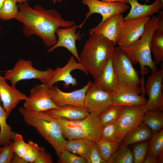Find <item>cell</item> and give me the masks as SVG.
I'll return each instance as SVG.
<instances>
[{
  "label": "cell",
  "instance_id": "1",
  "mask_svg": "<svg viewBox=\"0 0 163 163\" xmlns=\"http://www.w3.org/2000/svg\"><path fill=\"white\" fill-rule=\"evenodd\" d=\"M18 12L15 18L23 24L26 36L35 35L40 37L46 46L56 43V31L59 28H67L75 24L73 21L65 20L53 9H46L37 5L31 8L27 2L19 3Z\"/></svg>",
  "mask_w": 163,
  "mask_h": 163
},
{
  "label": "cell",
  "instance_id": "2",
  "mask_svg": "<svg viewBox=\"0 0 163 163\" xmlns=\"http://www.w3.org/2000/svg\"><path fill=\"white\" fill-rule=\"evenodd\" d=\"M19 112L27 125L34 128L53 148L58 156L65 149L67 140L57 119L46 112H35L20 107Z\"/></svg>",
  "mask_w": 163,
  "mask_h": 163
},
{
  "label": "cell",
  "instance_id": "3",
  "mask_svg": "<svg viewBox=\"0 0 163 163\" xmlns=\"http://www.w3.org/2000/svg\"><path fill=\"white\" fill-rule=\"evenodd\" d=\"M90 35L79 57L80 62L94 79L100 75L111 56L115 45L103 36L94 34Z\"/></svg>",
  "mask_w": 163,
  "mask_h": 163
},
{
  "label": "cell",
  "instance_id": "4",
  "mask_svg": "<svg viewBox=\"0 0 163 163\" xmlns=\"http://www.w3.org/2000/svg\"><path fill=\"white\" fill-rule=\"evenodd\" d=\"M159 17V15L150 18L146 24L143 34L136 41L128 46L120 47L133 64L138 63L140 64L142 80L141 88L142 91L145 90L144 77L149 72L147 67L150 68L152 72L158 70L156 65L152 58L150 43L153 35L158 27Z\"/></svg>",
  "mask_w": 163,
  "mask_h": 163
},
{
  "label": "cell",
  "instance_id": "5",
  "mask_svg": "<svg viewBox=\"0 0 163 163\" xmlns=\"http://www.w3.org/2000/svg\"><path fill=\"white\" fill-rule=\"evenodd\" d=\"M56 119L68 140L82 139L96 142L101 139L102 126L98 115L90 113L84 119L76 121Z\"/></svg>",
  "mask_w": 163,
  "mask_h": 163
},
{
  "label": "cell",
  "instance_id": "6",
  "mask_svg": "<svg viewBox=\"0 0 163 163\" xmlns=\"http://www.w3.org/2000/svg\"><path fill=\"white\" fill-rule=\"evenodd\" d=\"M54 73V70L51 68L40 70L33 67L31 61L19 59L13 68L6 71L4 77L14 86L20 81L32 79H38L46 85Z\"/></svg>",
  "mask_w": 163,
  "mask_h": 163
},
{
  "label": "cell",
  "instance_id": "7",
  "mask_svg": "<svg viewBox=\"0 0 163 163\" xmlns=\"http://www.w3.org/2000/svg\"><path fill=\"white\" fill-rule=\"evenodd\" d=\"M111 58L119 85L136 87L141 85L142 80L138 72L129 57L120 47H115Z\"/></svg>",
  "mask_w": 163,
  "mask_h": 163
},
{
  "label": "cell",
  "instance_id": "8",
  "mask_svg": "<svg viewBox=\"0 0 163 163\" xmlns=\"http://www.w3.org/2000/svg\"><path fill=\"white\" fill-rule=\"evenodd\" d=\"M82 3L86 5L88 11L85 15V18L79 25L81 29L88 19L92 14H100L102 19L99 23H101L110 16L117 14H122L129 8V5L121 2H109L100 0H82Z\"/></svg>",
  "mask_w": 163,
  "mask_h": 163
},
{
  "label": "cell",
  "instance_id": "9",
  "mask_svg": "<svg viewBox=\"0 0 163 163\" xmlns=\"http://www.w3.org/2000/svg\"><path fill=\"white\" fill-rule=\"evenodd\" d=\"M28 97L23 104V107L27 110L44 112L59 108L53 101L50 88L46 84L42 83L33 87Z\"/></svg>",
  "mask_w": 163,
  "mask_h": 163
},
{
  "label": "cell",
  "instance_id": "10",
  "mask_svg": "<svg viewBox=\"0 0 163 163\" xmlns=\"http://www.w3.org/2000/svg\"><path fill=\"white\" fill-rule=\"evenodd\" d=\"M112 96V93L101 89L94 82L89 81L84 106L90 113L99 115L113 105Z\"/></svg>",
  "mask_w": 163,
  "mask_h": 163
},
{
  "label": "cell",
  "instance_id": "11",
  "mask_svg": "<svg viewBox=\"0 0 163 163\" xmlns=\"http://www.w3.org/2000/svg\"><path fill=\"white\" fill-rule=\"evenodd\" d=\"M150 17L135 19H123L117 43L120 47H126L133 44L142 35Z\"/></svg>",
  "mask_w": 163,
  "mask_h": 163
},
{
  "label": "cell",
  "instance_id": "12",
  "mask_svg": "<svg viewBox=\"0 0 163 163\" xmlns=\"http://www.w3.org/2000/svg\"><path fill=\"white\" fill-rule=\"evenodd\" d=\"M163 79V68L160 70L152 72L148 77L145 91L149 97L146 104L143 106L145 111L155 110H163V96L162 82Z\"/></svg>",
  "mask_w": 163,
  "mask_h": 163
},
{
  "label": "cell",
  "instance_id": "13",
  "mask_svg": "<svg viewBox=\"0 0 163 163\" xmlns=\"http://www.w3.org/2000/svg\"><path fill=\"white\" fill-rule=\"evenodd\" d=\"M143 106H124L117 120L118 133L117 141L119 144L128 133L141 125L145 112Z\"/></svg>",
  "mask_w": 163,
  "mask_h": 163
},
{
  "label": "cell",
  "instance_id": "14",
  "mask_svg": "<svg viewBox=\"0 0 163 163\" xmlns=\"http://www.w3.org/2000/svg\"><path fill=\"white\" fill-rule=\"evenodd\" d=\"M141 87L128 85H119L112 93L113 105L123 106H143L147 100L142 94Z\"/></svg>",
  "mask_w": 163,
  "mask_h": 163
},
{
  "label": "cell",
  "instance_id": "15",
  "mask_svg": "<svg viewBox=\"0 0 163 163\" xmlns=\"http://www.w3.org/2000/svg\"><path fill=\"white\" fill-rule=\"evenodd\" d=\"M89 84V81L82 88L69 92H64L54 85L50 88L51 98L59 107L66 105L84 107L86 93Z\"/></svg>",
  "mask_w": 163,
  "mask_h": 163
},
{
  "label": "cell",
  "instance_id": "16",
  "mask_svg": "<svg viewBox=\"0 0 163 163\" xmlns=\"http://www.w3.org/2000/svg\"><path fill=\"white\" fill-rule=\"evenodd\" d=\"M75 58L72 55L71 56L66 64L62 67H58L54 70L55 73L46 85L50 88L56 82H63V85L66 88H68L71 85L73 86L78 84L76 79L71 75V72L75 70H79L86 74H88L83 65L77 62Z\"/></svg>",
  "mask_w": 163,
  "mask_h": 163
},
{
  "label": "cell",
  "instance_id": "17",
  "mask_svg": "<svg viewBox=\"0 0 163 163\" xmlns=\"http://www.w3.org/2000/svg\"><path fill=\"white\" fill-rule=\"evenodd\" d=\"M78 28L79 25L75 24L67 28L60 27L56 31L57 36V42L48 49V52L50 53L59 47H64L72 54L78 62H80L79 55L75 43L76 41L80 40L82 38L81 36L76 32Z\"/></svg>",
  "mask_w": 163,
  "mask_h": 163
},
{
  "label": "cell",
  "instance_id": "18",
  "mask_svg": "<svg viewBox=\"0 0 163 163\" xmlns=\"http://www.w3.org/2000/svg\"><path fill=\"white\" fill-rule=\"evenodd\" d=\"M6 81L0 74V100L8 118L20 102L29 99L25 94L18 90L16 86L8 85Z\"/></svg>",
  "mask_w": 163,
  "mask_h": 163
},
{
  "label": "cell",
  "instance_id": "19",
  "mask_svg": "<svg viewBox=\"0 0 163 163\" xmlns=\"http://www.w3.org/2000/svg\"><path fill=\"white\" fill-rule=\"evenodd\" d=\"M124 18L122 14L113 15L91 29L89 35L94 34L103 36L115 45L118 42L121 25Z\"/></svg>",
  "mask_w": 163,
  "mask_h": 163
},
{
  "label": "cell",
  "instance_id": "20",
  "mask_svg": "<svg viewBox=\"0 0 163 163\" xmlns=\"http://www.w3.org/2000/svg\"><path fill=\"white\" fill-rule=\"evenodd\" d=\"M129 4L131 8L128 14L124 18L125 19H135L149 17L156 13H160L163 8V2L161 0H155L149 5L141 4L138 0H126Z\"/></svg>",
  "mask_w": 163,
  "mask_h": 163
},
{
  "label": "cell",
  "instance_id": "21",
  "mask_svg": "<svg viewBox=\"0 0 163 163\" xmlns=\"http://www.w3.org/2000/svg\"><path fill=\"white\" fill-rule=\"evenodd\" d=\"M94 79V83L101 89L112 93L115 90L119 84L111 56L108 60L100 75Z\"/></svg>",
  "mask_w": 163,
  "mask_h": 163
},
{
  "label": "cell",
  "instance_id": "22",
  "mask_svg": "<svg viewBox=\"0 0 163 163\" xmlns=\"http://www.w3.org/2000/svg\"><path fill=\"white\" fill-rule=\"evenodd\" d=\"M56 119L63 118L76 121L83 119L90 113L89 110L84 107L66 105L45 111Z\"/></svg>",
  "mask_w": 163,
  "mask_h": 163
},
{
  "label": "cell",
  "instance_id": "23",
  "mask_svg": "<svg viewBox=\"0 0 163 163\" xmlns=\"http://www.w3.org/2000/svg\"><path fill=\"white\" fill-rule=\"evenodd\" d=\"M158 27L154 32L150 43V50L153 62L157 65L163 61V11L159 13Z\"/></svg>",
  "mask_w": 163,
  "mask_h": 163
},
{
  "label": "cell",
  "instance_id": "24",
  "mask_svg": "<svg viewBox=\"0 0 163 163\" xmlns=\"http://www.w3.org/2000/svg\"><path fill=\"white\" fill-rule=\"evenodd\" d=\"M95 143L93 141L82 139L68 140L65 149L87 160Z\"/></svg>",
  "mask_w": 163,
  "mask_h": 163
},
{
  "label": "cell",
  "instance_id": "25",
  "mask_svg": "<svg viewBox=\"0 0 163 163\" xmlns=\"http://www.w3.org/2000/svg\"><path fill=\"white\" fill-rule=\"evenodd\" d=\"M152 135L151 132L147 126L141 124L128 133L121 143L128 146L132 144L149 139L151 137Z\"/></svg>",
  "mask_w": 163,
  "mask_h": 163
},
{
  "label": "cell",
  "instance_id": "26",
  "mask_svg": "<svg viewBox=\"0 0 163 163\" xmlns=\"http://www.w3.org/2000/svg\"><path fill=\"white\" fill-rule=\"evenodd\" d=\"M159 110H149L144 113L141 124L148 126L152 134L161 130L163 127V113Z\"/></svg>",
  "mask_w": 163,
  "mask_h": 163
},
{
  "label": "cell",
  "instance_id": "27",
  "mask_svg": "<svg viewBox=\"0 0 163 163\" xmlns=\"http://www.w3.org/2000/svg\"><path fill=\"white\" fill-rule=\"evenodd\" d=\"M6 113L0 104V145L3 146L13 140L15 133L7 122Z\"/></svg>",
  "mask_w": 163,
  "mask_h": 163
},
{
  "label": "cell",
  "instance_id": "28",
  "mask_svg": "<svg viewBox=\"0 0 163 163\" xmlns=\"http://www.w3.org/2000/svg\"><path fill=\"white\" fill-rule=\"evenodd\" d=\"M148 154L158 158L161 163L163 161V129L152 134L148 149Z\"/></svg>",
  "mask_w": 163,
  "mask_h": 163
},
{
  "label": "cell",
  "instance_id": "29",
  "mask_svg": "<svg viewBox=\"0 0 163 163\" xmlns=\"http://www.w3.org/2000/svg\"><path fill=\"white\" fill-rule=\"evenodd\" d=\"M107 163H133V153L128 146L121 143Z\"/></svg>",
  "mask_w": 163,
  "mask_h": 163
},
{
  "label": "cell",
  "instance_id": "30",
  "mask_svg": "<svg viewBox=\"0 0 163 163\" xmlns=\"http://www.w3.org/2000/svg\"><path fill=\"white\" fill-rule=\"evenodd\" d=\"M120 144L117 142H110L101 138L95 142L100 156L107 162Z\"/></svg>",
  "mask_w": 163,
  "mask_h": 163
},
{
  "label": "cell",
  "instance_id": "31",
  "mask_svg": "<svg viewBox=\"0 0 163 163\" xmlns=\"http://www.w3.org/2000/svg\"><path fill=\"white\" fill-rule=\"evenodd\" d=\"M124 108V106L112 105L99 116L101 123L103 126L118 120Z\"/></svg>",
  "mask_w": 163,
  "mask_h": 163
},
{
  "label": "cell",
  "instance_id": "32",
  "mask_svg": "<svg viewBox=\"0 0 163 163\" xmlns=\"http://www.w3.org/2000/svg\"><path fill=\"white\" fill-rule=\"evenodd\" d=\"M18 11V5L14 0H5L0 10V19L4 21L15 19Z\"/></svg>",
  "mask_w": 163,
  "mask_h": 163
},
{
  "label": "cell",
  "instance_id": "33",
  "mask_svg": "<svg viewBox=\"0 0 163 163\" xmlns=\"http://www.w3.org/2000/svg\"><path fill=\"white\" fill-rule=\"evenodd\" d=\"M118 133V123L117 121L102 126L101 138L110 142H117Z\"/></svg>",
  "mask_w": 163,
  "mask_h": 163
},
{
  "label": "cell",
  "instance_id": "34",
  "mask_svg": "<svg viewBox=\"0 0 163 163\" xmlns=\"http://www.w3.org/2000/svg\"><path fill=\"white\" fill-rule=\"evenodd\" d=\"M149 143L148 142L139 143L133 148V163H144L146 156Z\"/></svg>",
  "mask_w": 163,
  "mask_h": 163
},
{
  "label": "cell",
  "instance_id": "35",
  "mask_svg": "<svg viewBox=\"0 0 163 163\" xmlns=\"http://www.w3.org/2000/svg\"><path fill=\"white\" fill-rule=\"evenodd\" d=\"M13 141L12 144L14 153L23 158L28 148L27 143L25 142L21 135L16 133Z\"/></svg>",
  "mask_w": 163,
  "mask_h": 163
},
{
  "label": "cell",
  "instance_id": "36",
  "mask_svg": "<svg viewBox=\"0 0 163 163\" xmlns=\"http://www.w3.org/2000/svg\"><path fill=\"white\" fill-rule=\"evenodd\" d=\"M59 163H87L86 159L66 150L59 156Z\"/></svg>",
  "mask_w": 163,
  "mask_h": 163
},
{
  "label": "cell",
  "instance_id": "37",
  "mask_svg": "<svg viewBox=\"0 0 163 163\" xmlns=\"http://www.w3.org/2000/svg\"><path fill=\"white\" fill-rule=\"evenodd\" d=\"M27 143L28 148L23 158L27 163H34L39 154L40 147L37 143L30 140Z\"/></svg>",
  "mask_w": 163,
  "mask_h": 163
},
{
  "label": "cell",
  "instance_id": "38",
  "mask_svg": "<svg viewBox=\"0 0 163 163\" xmlns=\"http://www.w3.org/2000/svg\"><path fill=\"white\" fill-rule=\"evenodd\" d=\"M14 153L12 142L5 145L0 153V163H11Z\"/></svg>",
  "mask_w": 163,
  "mask_h": 163
},
{
  "label": "cell",
  "instance_id": "39",
  "mask_svg": "<svg viewBox=\"0 0 163 163\" xmlns=\"http://www.w3.org/2000/svg\"><path fill=\"white\" fill-rule=\"evenodd\" d=\"M53 163V158L51 155L46 151L43 146L40 147L39 154L34 163Z\"/></svg>",
  "mask_w": 163,
  "mask_h": 163
},
{
  "label": "cell",
  "instance_id": "40",
  "mask_svg": "<svg viewBox=\"0 0 163 163\" xmlns=\"http://www.w3.org/2000/svg\"><path fill=\"white\" fill-rule=\"evenodd\" d=\"M87 163H107L100 156L95 144L93 147L88 159Z\"/></svg>",
  "mask_w": 163,
  "mask_h": 163
},
{
  "label": "cell",
  "instance_id": "41",
  "mask_svg": "<svg viewBox=\"0 0 163 163\" xmlns=\"http://www.w3.org/2000/svg\"><path fill=\"white\" fill-rule=\"evenodd\" d=\"M11 163H27L23 158L21 157L15 153L13 156Z\"/></svg>",
  "mask_w": 163,
  "mask_h": 163
},
{
  "label": "cell",
  "instance_id": "42",
  "mask_svg": "<svg viewBox=\"0 0 163 163\" xmlns=\"http://www.w3.org/2000/svg\"><path fill=\"white\" fill-rule=\"evenodd\" d=\"M100 0L104 1V2H121L126 3V0Z\"/></svg>",
  "mask_w": 163,
  "mask_h": 163
},
{
  "label": "cell",
  "instance_id": "43",
  "mask_svg": "<svg viewBox=\"0 0 163 163\" xmlns=\"http://www.w3.org/2000/svg\"><path fill=\"white\" fill-rule=\"evenodd\" d=\"M17 3H23L25 2H27L28 0H14Z\"/></svg>",
  "mask_w": 163,
  "mask_h": 163
},
{
  "label": "cell",
  "instance_id": "44",
  "mask_svg": "<svg viewBox=\"0 0 163 163\" xmlns=\"http://www.w3.org/2000/svg\"><path fill=\"white\" fill-rule=\"evenodd\" d=\"M63 0H52V2L53 4H55L57 2L60 3Z\"/></svg>",
  "mask_w": 163,
  "mask_h": 163
},
{
  "label": "cell",
  "instance_id": "45",
  "mask_svg": "<svg viewBox=\"0 0 163 163\" xmlns=\"http://www.w3.org/2000/svg\"><path fill=\"white\" fill-rule=\"evenodd\" d=\"M5 0H0V10L2 8Z\"/></svg>",
  "mask_w": 163,
  "mask_h": 163
},
{
  "label": "cell",
  "instance_id": "46",
  "mask_svg": "<svg viewBox=\"0 0 163 163\" xmlns=\"http://www.w3.org/2000/svg\"><path fill=\"white\" fill-rule=\"evenodd\" d=\"M3 146H0V153L2 150Z\"/></svg>",
  "mask_w": 163,
  "mask_h": 163
},
{
  "label": "cell",
  "instance_id": "47",
  "mask_svg": "<svg viewBox=\"0 0 163 163\" xmlns=\"http://www.w3.org/2000/svg\"><path fill=\"white\" fill-rule=\"evenodd\" d=\"M1 25L0 24V31H1Z\"/></svg>",
  "mask_w": 163,
  "mask_h": 163
},
{
  "label": "cell",
  "instance_id": "48",
  "mask_svg": "<svg viewBox=\"0 0 163 163\" xmlns=\"http://www.w3.org/2000/svg\"><path fill=\"white\" fill-rule=\"evenodd\" d=\"M161 1L162 2H163V0H161Z\"/></svg>",
  "mask_w": 163,
  "mask_h": 163
}]
</instances>
